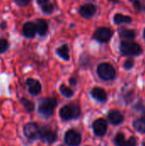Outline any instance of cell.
Listing matches in <instances>:
<instances>
[{
  "mask_svg": "<svg viewBox=\"0 0 145 146\" xmlns=\"http://www.w3.org/2000/svg\"><path fill=\"white\" fill-rule=\"evenodd\" d=\"M64 139L69 146H78L81 142V136L78 132L71 129L66 132Z\"/></svg>",
  "mask_w": 145,
  "mask_h": 146,
  "instance_id": "7",
  "label": "cell"
},
{
  "mask_svg": "<svg viewBox=\"0 0 145 146\" xmlns=\"http://www.w3.org/2000/svg\"><path fill=\"white\" fill-rule=\"evenodd\" d=\"M128 146H136L137 145V139L134 137H131L128 140Z\"/></svg>",
  "mask_w": 145,
  "mask_h": 146,
  "instance_id": "28",
  "label": "cell"
},
{
  "mask_svg": "<svg viewBox=\"0 0 145 146\" xmlns=\"http://www.w3.org/2000/svg\"><path fill=\"white\" fill-rule=\"evenodd\" d=\"M60 92H61V93H62L64 97H66V98H71V97L73 95V90H72L71 88L66 86L63 85V84L60 86Z\"/></svg>",
  "mask_w": 145,
  "mask_h": 146,
  "instance_id": "21",
  "label": "cell"
},
{
  "mask_svg": "<svg viewBox=\"0 0 145 146\" xmlns=\"http://www.w3.org/2000/svg\"><path fill=\"white\" fill-rule=\"evenodd\" d=\"M113 36V31L109 27H100L93 34V38L100 43H108Z\"/></svg>",
  "mask_w": 145,
  "mask_h": 146,
  "instance_id": "5",
  "label": "cell"
},
{
  "mask_svg": "<svg viewBox=\"0 0 145 146\" xmlns=\"http://www.w3.org/2000/svg\"><path fill=\"white\" fill-rule=\"evenodd\" d=\"M119 34L121 38L124 39H133L136 37V31L133 29H127V28H120Z\"/></svg>",
  "mask_w": 145,
  "mask_h": 146,
  "instance_id": "17",
  "label": "cell"
},
{
  "mask_svg": "<svg viewBox=\"0 0 145 146\" xmlns=\"http://www.w3.org/2000/svg\"><path fill=\"white\" fill-rule=\"evenodd\" d=\"M37 3H38V5L43 6V5H44L46 3H50V0H37Z\"/></svg>",
  "mask_w": 145,
  "mask_h": 146,
  "instance_id": "29",
  "label": "cell"
},
{
  "mask_svg": "<svg viewBox=\"0 0 145 146\" xmlns=\"http://www.w3.org/2000/svg\"><path fill=\"white\" fill-rule=\"evenodd\" d=\"M9 48V42L7 39L0 38V54L4 53Z\"/></svg>",
  "mask_w": 145,
  "mask_h": 146,
  "instance_id": "25",
  "label": "cell"
},
{
  "mask_svg": "<svg viewBox=\"0 0 145 146\" xmlns=\"http://www.w3.org/2000/svg\"><path fill=\"white\" fill-rule=\"evenodd\" d=\"M1 28H2V29H5V28H6V23L3 22V23L1 24Z\"/></svg>",
  "mask_w": 145,
  "mask_h": 146,
  "instance_id": "31",
  "label": "cell"
},
{
  "mask_svg": "<svg viewBox=\"0 0 145 146\" xmlns=\"http://www.w3.org/2000/svg\"><path fill=\"white\" fill-rule=\"evenodd\" d=\"M30 2H31V0H15V3L16 5H18L19 7H25V6H26Z\"/></svg>",
  "mask_w": 145,
  "mask_h": 146,
  "instance_id": "27",
  "label": "cell"
},
{
  "mask_svg": "<svg viewBox=\"0 0 145 146\" xmlns=\"http://www.w3.org/2000/svg\"><path fill=\"white\" fill-rule=\"evenodd\" d=\"M56 53L63 60L65 61H69L70 60V56H69V47L68 44H64L61 46H59L56 50Z\"/></svg>",
  "mask_w": 145,
  "mask_h": 146,
  "instance_id": "16",
  "label": "cell"
},
{
  "mask_svg": "<svg viewBox=\"0 0 145 146\" xmlns=\"http://www.w3.org/2000/svg\"><path fill=\"white\" fill-rule=\"evenodd\" d=\"M36 33H37V29H36L35 23L28 21L23 25L22 34L24 35V37H26L27 38H32L35 36Z\"/></svg>",
  "mask_w": 145,
  "mask_h": 146,
  "instance_id": "12",
  "label": "cell"
},
{
  "mask_svg": "<svg viewBox=\"0 0 145 146\" xmlns=\"http://www.w3.org/2000/svg\"><path fill=\"white\" fill-rule=\"evenodd\" d=\"M35 25H36L37 33H38L39 36H44L47 33L49 27H48V23L45 20L38 19V20H37Z\"/></svg>",
  "mask_w": 145,
  "mask_h": 146,
  "instance_id": "15",
  "label": "cell"
},
{
  "mask_svg": "<svg viewBox=\"0 0 145 146\" xmlns=\"http://www.w3.org/2000/svg\"><path fill=\"white\" fill-rule=\"evenodd\" d=\"M134 128L141 133H145V118H139L133 122Z\"/></svg>",
  "mask_w": 145,
  "mask_h": 146,
  "instance_id": "19",
  "label": "cell"
},
{
  "mask_svg": "<svg viewBox=\"0 0 145 146\" xmlns=\"http://www.w3.org/2000/svg\"><path fill=\"white\" fill-rule=\"evenodd\" d=\"M24 134L26 138L30 139H34L37 138H39V134H40V129L38 126V124L34 123V122H30L27 123L25 127H24Z\"/></svg>",
  "mask_w": 145,
  "mask_h": 146,
  "instance_id": "6",
  "label": "cell"
},
{
  "mask_svg": "<svg viewBox=\"0 0 145 146\" xmlns=\"http://www.w3.org/2000/svg\"><path fill=\"white\" fill-rule=\"evenodd\" d=\"M80 115V109L78 105L71 104L63 106L60 110V116L64 121L76 119Z\"/></svg>",
  "mask_w": 145,
  "mask_h": 146,
  "instance_id": "3",
  "label": "cell"
},
{
  "mask_svg": "<svg viewBox=\"0 0 145 146\" xmlns=\"http://www.w3.org/2000/svg\"><path fill=\"white\" fill-rule=\"evenodd\" d=\"M56 133L55 132H53L52 130L44 127L42 129H40V134H39V139L45 143L48 144H51L54 143L56 140Z\"/></svg>",
  "mask_w": 145,
  "mask_h": 146,
  "instance_id": "8",
  "label": "cell"
},
{
  "mask_svg": "<svg viewBox=\"0 0 145 146\" xmlns=\"http://www.w3.org/2000/svg\"><path fill=\"white\" fill-rule=\"evenodd\" d=\"M144 39H145V29H144Z\"/></svg>",
  "mask_w": 145,
  "mask_h": 146,
  "instance_id": "33",
  "label": "cell"
},
{
  "mask_svg": "<svg viewBox=\"0 0 145 146\" xmlns=\"http://www.w3.org/2000/svg\"><path fill=\"white\" fill-rule=\"evenodd\" d=\"M132 3V5L136 11L138 12H143L145 10V4L141 0H130Z\"/></svg>",
  "mask_w": 145,
  "mask_h": 146,
  "instance_id": "22",
  "label": "cell"
},
{
  "mask_svg": "<svg viewBox=\"0 0 145 146\" xmlns=\"http://www.w3.org/2000/svg\"><path fill=\"white\" fill-rule=\"evenodd\" d=\"M114 21L115 24L119 25L121 23H131L132 21V19L128 15H124L121 13H117L114 16Z\"/></svg>",
  "mask_w": 145,
  "mask_h": 146,
  "instance_id": "18",
  "label": "cell"
},
{
  "mask_svg": "<svg viewBox=\"0 0 145 146\" xmlns=\"http://www.w3.org/2000/svg\"><path fill=\"white\" fill-rule=\"evenodd\" d=\"M69 83H70L72 86H76V84H77L76 79H74V78H71V79H69Z\"/></svg>",
  "mask_w": 145,
  "mask_h": 146,
  "instance_id": "30",
  "label": "cell"
},
{
  "mask_svg": "<svg viewBox=\"0 0 145 146\" xmlns=\"http://www.w3.org/2000/svg\"><path fill=\"white\" fill-rule=\"evenodd\" d=\"M21 103L22 104V105L25 107V109L27 111H32L34 110V104L32 102L26 99V98H21Z\"/></svg>",
  "mask_w": 145,
  "mask_h": 146,
  "instance_id": "23",
  "label": "cell"
},
{
  "mask_svg": "<svg viewBox=\"0 0 145 146\" xmlns=\"http://www.w3.org/2000/svg\"><path fill=\"white\" fill-rule=\"evenodd\" d=\"M91 96L97 101L104 103L107 100V93L101 87H94L91 92Z\"/></svg>",
  "mask_w": 145,
  "mask_h": 146,
  "instance_id": "14",
  "label": "cell"
},
{
  "mask_svg": "<svg viewBox=\"0 0 145 146\" xmlns=\"http://www.w3.org/2000/svg\"><path fill=\"white\" fill-rule=\"evenodd\" d=\"M41 9H42V12L45 15H50L53 12L54 10V4L49 3H46L43 6H41Z\"/></svg>",
  "mask_w": 145,
  "mask_h": 146,
  "instance_id": "24",
  "label": "cell"
},
{
  "mask_svg": "<svg viewBox=\"0 0 145 146\" xmlns=\"http://www.w3.org/2000/svg\"><path fill=\"white\" fill-rule=\"evenodd\" d=\"M133 65H134V61H133L132 59H127V60H126V62H124L123 67H124L125 69L129 70V69H131V68L133 67Z\"/></svg>",
  "mask_w": 145,
  "mask_h": 146,
  "instance_id": "26",
  "label": "cell"
},
{
  "mask_svg": "<svg viewBox=\"0 0 145 146\" xmlns=\"http://www.w3.org/2000/svg\"><path fill=\"white\" fill-rule=\"evenodd\" d=\"M26 85L28 87V92L31 95L36 96L38 95L41 92V84L39 83L38 80L29 78L26 80Z\"/></svg>",
  "mask_w": 145,
  "mask_h": 146,
  "instance_id": "10",
  "label": "cell"
},
{
  "mask_svg": "<svg viewBox=\"0 0 145 146\" xmlns=\"http://www.w3.org/2000/svg\"><path fill=\"white\" fill-rule=\"evenodd\" d=\"M59 146H63V145H59Z\"/></svg>",
  "mask_w": 145,
  "mask_h": 146,
  "instance_id": "35",
  "label": "cell"
},
{
  "mask_svg": "<svg viewBox=\"0 0 145 146\" xmlns=\"http://www.w3.org/2000/svg\"><path fill=\"white\" fill-rule=\"evenodd\" d=\"M97 11V7L92 3H85L82 5L79 9V14L82 17L89 19L91 18Z\"/></svg>",
  "mask_w": 145,
  "mask_h": 146,
  "instance_id": "11",
  "label": "cell"
},
{
  "mask_svg": "<svg viewBox=\"0 0 145 146\" xmlns=\"http://www.w3.org/2000/svg\"><path fill=\"white\" fill-rule=\"evenodd\" d=\"M97 74L103 80H112L115 78L116 72L115 68L111 64L108 62H103L98 65Z\"/></svg>",
  "mask_w": 145,
  "mask_h": 146,
  "instance_id": "4",
  "label": "cell"
},
{
  "mask_svg": "<svg viewBox=\"0 0 145 146\" xmlns=\"http://www.w3.org/2000/svg\"><path fill=\"white\" fill-rule=\"evenodd\" d=\"M107 122L104 119H97L94 123H93V131L95 135L98 136V137H102L104 136V134L107 132Z\"/></svg>",
  "mask_w": 145,
  "mask_h": 146,
  "instance_id": "9",
  "label": "cell"
},
{
  "mask_svg": "<svg viewBox=\"0 0 145 146\" xmlns=\"http://www.w3.org/2000/svg\"><path fill=\"white\" fill-rule=\"evenodd\" d=\"M56 105L57 102L54 98H42L38 103V112L44 117H50L53 115Z\"/></svg>",
  "mask_w": 145,
  "mask_h": 146,
  "instance_id": "1",
  "label": "cell"
},
{
  "mask_svg": "<svg viewBox=\"0 0 145 146\" xmlns=\"http://www.w3.org/2000/svg\"><path fill=\"white\" fill-rule=\"evenodd\" d=\"M120 49L121 54L125 56H138L142 53L141 46L132 41H121Z\"/></svg>",
  "mask_w": 145,
  "mask_h": 146,
  "instance_id": "2",
  "label": "cell"
},
{
  "mask_svg": "<svg viewBox=\"0 0 145 146\" xmlns=\"http://www.w3.org/2000/svg\"><path fill=\"white\" fill-rule=\"evenodd\" d=\"M109 1H111V2H115V3L118 2V0H109Z\"/></svg>",
  "mask_w": 145,
  "mask_h": 146,
  "instance_id": "32",
  "label": "cell"
},
{
  "mask_svg": "<svg viewBox=\"0 0 145 146\" xmlns=\"http://www.w3.org/2000/svg\"><path fill=\"white\" fill-rule=\"evenodd\" d=\"M143 146H145V142L144 143H143Z\"/></svg>",
  "mask_w": 145,
  "mask_h": 146,
  "instance_id": "34",
  "label": "cell"
},
{
  "mask_svg": "<svg viewBox=\"0 0 145 146\" xmlns=\"http://www.w3.org/2000/svg\"><path fill=\"white\" fill-rule=\"evenodd\" d=\"M108 117L109 121L114 124V125H118L121 124V122H123L124 121V116L123 115L116 110H112L109 112L108 114Z\"/></svg>",
  "mask_w": 145,
  "mask_h": 146,
  "instance_id": "13",
  "label": "cell"
},
{
  "mask_svg": "<svg viewBox=\"0 0 145 146\" xmlns=\"http://www.w3.org/2000/svg\"><path fill=\"white\" fill-rule=\"evenodd\" d=\"M115 143L117 146H128V141L122 133H118L115 138Z\"/></svg>",
  "mask_w": 145,
  "mask_h": 146,
  "instance_id": "20",
  "label": "cell"
}]
</instances>
